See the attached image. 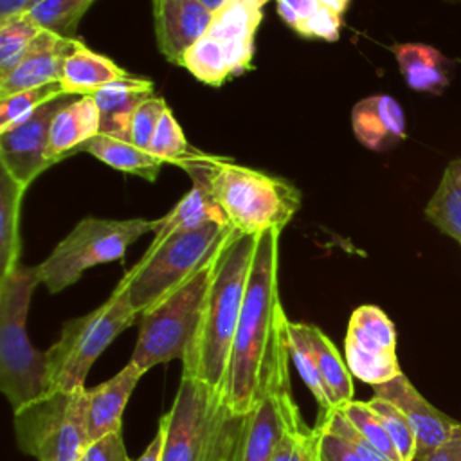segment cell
Here are the masks:
<instances>
[{
	"mask_svg": "<svg viewBox=\"0 0 461 461\" xmlns=\"http://www.w3.org/2000/svg\"><path fill=\"white\" fill-rule=\"evenodd\" d=\"M279 230L258 236L241 313L230 349L223 400L247 416L261 400L276 360L288 349L286 313L277 290Z\"/></svg>",
	"mask_w": 461,
	"mask_h": 461,
	"instance_id": "1",
	"label": "cell"
},
{
	"mask_svg": "<svg viewBox=\"0 0 461 461\" xmlns=\"http://www.w3.org/2000/svg\"><path fill=\"white\" fill-rule=\"evenodd\" d=\"M258 236L238 232L214 261L202 322L182 360V376L221 394Z\"/></svg>",
	"mask_w": 461,
	"mask_h": 461,
	"instance_id": "2",
	"label": "cell"
},
{
	"mask_svg": "<svg viewBox=\"0 0 461 461\" xmlns=\"http://www.w3.org/2000/svg\"><path fill=\"white\" fill-rule=\"evenodd\" d=\"M245 416L230 412L223 394L194 378H180L171 409L160 416V461H230L238 457Z\"/></svg>",
	"mask_w": 461,
	"mask_h": 461,
	"instance_id": "3",
	"label": "cell"
},
{
	"mask_svg": "<svg viewBox=\"0 0 461 461\" xmlns=\"http://www.w3.org/2000/svg\"><path fill=\"white\" fill-rule=\"evenodd\" d=\"M38 268L16 265L0 276V389L13 412L54 391L47 351L32 346L27 331Z\"/></svg>",
	"mask_w": 461,
	"mask_h": 461,
	"instance_id": "4",
	"label": "cell"
},
{
	"mask_svg": "<svg viewBox=\"0 0 461 461\" xmlns=\"http://www.w3.org/2000/svg\"><path fill=\"white\" fill-rule=\"evenodd\" d=\"M238 230L230 223L211 221L167 236L148 247L142 258L122 276L130 303L140 315L212 265Z\"/></svg>",
	"mask_w": 461,
	"mask_h": 461,
	"instance_id": "5",
	"label": "cell"
},
{
	"mask_svg": "<svg viewBox=\"0 0 461 461\" xmlns=\"http://www.w3.org/2000/svg\"><path fill=\"white\" fill-rule=\"evenodd\" d=\"M211 189L227 221L241 234L283 230L301 207L303 193L292 182L236 162L214 158Z\"/></svg>",
	"mask_w": 461,
	"mask_h": 461,
	"instance_id": "6",
	"label": "cell"
},
{
	"mask_svg": "<svg viewBox=\"0 0 461 461\" xmlns=\"http://www.w3.org/2000/svg\"><path fill=\"white\" fill-rule=\"evenodd\" d=\"M157 227L158 220L148 218L112 220L85 216L36 265L40 283L50 294H59L74 285L85 270L122 259L131 243L148 232H155Z\"/></svg>",
	"mask_w": 461,
	"mask_h": 461,
	"instance_id": "7",
	"label": "cell"
},
{
	"mask_svg": "<svg viewBox=\"0 0 461 461\" xmlns=\"http://www.w3.org/2000/svg\"><path fill=\"white\" fill-rule=\"evenodd\" d=\"M139 317L119 281L101 306L63 322L59 339L47 349L54 389L77 391L86 387L85 380L94 362Z\"/></svg>",
	"mask_w": 461,
	"mask_h": 461,
	"instance_id": "8",
	"label": "cell"
},
{
	"mask_svg": "<svg viewBox=\"0 0 461 461\" xmlns=\"http://www.w3.org/2000/svg\"><path fill=\"white\" fill-rule=\"evenodd\" d=\"M270 0H225L202 38L184 54L182 67L200 83L220 86L252 68L254 40Z\"/></svg>",
	"mask_w": 461,
	"mask_h": 461,
	"instance_id": "9",
	"label": "cell"
},
{
	"mask_svg": "<svg viewBox=\"0 0 461 461\" xmlns=\"http://www.w3.org/2000/svg\"><path fill=\"white\" fill-rule=\"evenodd\" d=\"M212 267L214 263L140 313L139 335L130 362L142 375L158 364L185 358L202 322Z\"/></svg>",
	"mask_w": 461,
	"mask_h": 461,
	"instance_id": "10",
	"label": "cell"
},
{
	"mask_svg": "<svg viewBox=\"0 0 461 461\" xmlns=\"http://www.w3.org/2000/svg\"><path fill=\"white\" fill-rule=\"evenodd\" d=\"M20 450L36 461H81L86 438V387L54 389L13 412Z\"/></svg>",
	"mask_w": 461,
	"mask_h": 461,
	"instance_id": "11",
	"label": "cell"
},
{
	"mask_svg": "<svg viewBox=\"0 0 461 461\" xmlns=\"http://www.w3.org/2000/svg\"><path fill=\"white\" fill-rule=\"evenodd\" d=\"M288 362L286 349L276 360L261 400L245 416L238 461H272L286 429L303 423L290 391Z\"/></svg>",
	"mask_w": 461,
	"mask_h": 461,
	"instance_id": "12",
	"label": "cell"
},
{
	"mask_svg": "<svg viewBox=\"0 0 461 461\" xmlns=\"http://www.w3.org/2000/svg\"><path fill=\"white\" fill-rule=\"evenodd\" d=\"M346 366L364 384L380 385L402 375L396 355V328L375 304L353 310L344 337Z\"/></svg>",
	"mask_w": 461,
	"mask_h": 461,
	"instance_id": "13",
	"label": "cell"
},
{
	"mask_svg": "<svg viewBox=\"0 0 461 461\" xmlns=\"http://www.w3.org/2000/svg\"><path fill=\"white\" fill-rule=\"evenodd\" d=\"M72 99L74 95L68 94L56 97L41 104L25 121L0 131V166L5 167L25 189L38 175L56 164L49 157L50 124L54 115Z\"/></svg>",
	"mask_w": 461,
	"mask_h": 461,
	"instance_id": "14",
	"label": "cell"
},
{
	"mask_svg": "<svg viewBox=\"0 0 461 461\" xmlns=\"http://www.w3.org/2000/svg\"><path fill=\"white\" fill-rule=\"evenodd\" d=\"M212 162L214 157L196 153L180 164V167L191 176L193 185L166 216L158 218V227L153 232L149 247L158 245L167 236L180 230L196 229L211 221L229 223L211 189Z\"/></svg>",
	"mask_w": 461,
	"mask_h": 461,
	"instance_id": "15",
	"label": "cell"
},
{
	"mask_svg": "<svg viewBox=\"0 0 461 461\" xmlns=\"http://www.w3.org/2000/svg\"><path fill=\"white\" fill-rule=\"evenodd\" d=\"M373 394L389 400L407 418L416 438L414 461L429 456L457 427V421H454L452 418L438 411L429 400H425L403 373L385 384L373 385Z\"/></svg>",
	"mask_w": 461,
	"mask_h": 461,
	"instance_id": "16",
	"label": "cell"
},
{
	"mask_svg": "<svg viewBox=\"0 0 461 461\" xmlns=\"http://www.w3.org/2000/svg\"><path fill=\"white\" fill-rule=\"evenodd\" d=\"M155 38L160 54L182 67L184 54L202 38L212 11L202 0H151Z\"/></svg>",
	"mask_w": 461,
	"mask_h": 461,
	"instance_id": "17",
	"label": "cell"
},
{
	"mask_svg": "<svg viewBox=\"0 0 461 461\" xmlns=\"http://www.w3.org/2000/svg\"><path fill=\"white\" fill-rule=\"evenodd\" d=\"M77 38H63L41 31L20 63L5 76H0V99L22 90L59 81L63 65L72 54Z\"/></svg>",
	"mask_w": 461,
	"mask_h": 461,
	"instance_id": "18",
	"label": "cell"
},
{
	"mask_svg": "<svg viewBox=\"0 0 461 461\" xmlns=\"http://www.w3.org/2000/svg\"><path fill=\"white\" fill-rule=\"evenodd\" d=\"M351 128L355 139L376 153L396 148L407 137L403 108L389 94H373L355 103Z\"/></svg>",
	"mask_w": 461,
	"mask_h": 461,
	"instance_id": "19",
	"label": "cell"
},
{
	"mask_svg": "<svg viewBox=\"0 0 461 461\" xmlns=\"http://www.w3.org/2000/svg\"><path fill=\"white\" fill-rule=\"evenodd\" d=\"M144 375L128 362L106 382L86 389V438L88 443L122 432L126 403Z\"/></svg>",
	"mask_w": 461,
	"mask_h": 461,
	"instance_id": "20",
	"label": "cell"
},
{
	"mask_svg": "<svg viewBox=\"0 0 461 461\" xmlns=\"http://www.w3.org/2000/svg\"><path fill=\"white\" fill-rule=\"evenodd\" d=\"M151 95H155L153 81L137 74L95 90L90 97L99 110L101 133L128 140L130 122L135 110Z\"/></svg>",
	"mask_w": 461,
	"mask_h": 461,
	"instance_id": "21",
	"label": "cell"
},
{
	"mask_svg": "<svg viewBox=\"0 0 461 461\" xmlns=\"http://www.w3.org/2000/svg\"><path fill=\"white\" fill-rule=\"evenodd\" d=\"M99 110L90 95L72 99L52 119L49 157L59 162L83 151V146L101 133Z\"/></svg>",
	"mask_w": 461,
	"mask_h": 461,
	"instance_id": "22",
	"label": "cell"
},
{
	"mask_svg": "<svg viewBox=\"0 0 461 461\" xmlns=\"http://www.w3.org/2000/svg\"><path fill=\"white\" fill-rule=\"evenodd\" d=\"M391 50L409 88L438 95L448 86L452 61L436 47L427 43H396Z\"/></svg>",
	"mask_w": 461,
	"mask_h": 461,
	"instance_id": "23",
	"label": "cell"
},
{
	"mask_svg": "<svg viewBox=\"0 0 461 461\" xmlns=\"http://www.w3.org/2000/svg\"><path fill=\"white\" fill-rule=\"evenodd\" d=\"M131 72L124 70L113 59L97 54L90 47H86L81 40H76V47L72 54L67 58L63 65V72L59 77L61 88L68 95H92L101 86L130 77Z\"/></svg>",
	"mask_w": 461,
	"mask_h": 461,
	"instance_id": "24",
	"label": "cell"
},
{
	"mask_svg": "<svg viewBox=\"0 0 461 461\" xmlns=\"http://www.w3.org/2000/svg\"><path fill=\"white\" fill-rule=\"evenodd\" d=\"M277 14L292 31L306 40L337 41L342 14L322 0H276Z\"/></svg>",
	"mask_w": 461,
	"mask_h": 461,
	"instance_id": "25",
	"label": "cell"
},
{
	"mask_svg": "<svg viewBox=\"0 0 461 461\" xmlns=\"http://www.w3.org/2000/svg\"><path fill=\"white\" fill-rule=\"evenodd\" d=\"M83 151L90 153L112 169L137 175L148 182H155L162 167L166 166L164 160L153 157L149 151L137 148L130 140L110 137L104 133H99L94 139H90L83 146Z\"/></svg>",
	"mask_w": 461,
	"mask_h": 461,
	"instance_id": "26",
	"label": "cell"
},
{
	"mask_svg": "<svg viewBox=\"0 0 461 461\" xmlns=\"http://www.w3.org/2000/svg\"><path fill=\"white\" fill-rule=\"evenodd\" d=\"M25 187L0 166V276L20 265V209Z\"/></svg>",
	"mask_w": 461,
	"mask_h": 461,
	"instance_id": "27",
	"label": "cell"
},
{
	"mask_svg": "<svg viewBox=\"0 0 461 461\" xmlns=\"http://www.w3.org/2000/svg\"><path fill=\"white\" fill-rule=\"evenodd\" d=\"M425 218L461 243V158L452 160L425 205Z\"/></svg>",
	"mask_w": 461,
	"mask_h": 461,
	"instance_id": "28",
	"label": "cell"
},
{
	"mask_svg": "<svg viewBox=\"0 0 461 461\" xmlns=\"http://www.w3.org/2000/svg\"><path fill=\"white\" fill-rule=\"evenodd\" d=\"M304 330L312 344V349L315 353L319 371L333 398L335 407H340L346 402L353 400V375L348 369L346 360L337 351L335 344L321 328L313 324L304 322Z\"/></svg>",
	"mask_w": 461,
	"mask_h": 461,
	"instance_id": "29",
	"label": "cell"
},
{
	"mask_svg": "<svg viewBox=\"0 0 461 461\" xmlns=\"http://www.w3.org/2000/svg\"><path fill=\"white\" fill-rule=\"evenodd\" d=\"M285 333H286L290 360L294 362L299 376L303 378L308 391L313 394L315 402L319 403L321 412H328V411L335 409L333 398H331V394L322 380V375L319 371L315 353L312 349V344H310L306 330H304V322L286 321Z\"/></svg>",
	"mask_w": 461,
	"mask_h": 461,
	"instance_id": "30",
	"label": "cell"
},
{
	"mask_svg": "<svg viewBox=\"0 0 461 461\" xmlns=\"http://www.w3.org/2000/svg\"><path fill=\"white\" fill-rule=\"evenodd\" d=\"M95 0H38L23 13L41 31L63 38H76L77 25Z\"/></svg>",
	"mask_w": 461,
	"mask_h": 461,
	"instance_id": "31",
	"label": "cell"
},
{
	"mask_svg": "<svg viewBox=\"0 0 461 461\" xmlns=\"http://www.w3.org/2000/svg\"><path fill=\"white\" fill-rule=\"evenodd\" d=\"M40 32L41 29L25 14L0 22V76L9 74L20 63Z\"/></svg>",
	"mask_w": 461,
	"mask_h": 461,
	"instance_id": "32",
	"label": "cell"
},
{
	"mask_svg": "<svg viewBox=\"0 0 461 461\" xmlns=\"http://www.w3.org/2000/svg\"><path fill=\"white\" fill-rule=\"evenodd\" d=\"M65 95L61 83L54 81L36 88L22 90L0 99V131H5L31 117L41 104Z\"/></svg>",
	"mask_w": 461,
	"mask_h": 461,
	"instance_id": "33",
	"label": "cell"
},
{
	"mask_svg": "<svg viewBox=\"0 0 461 461\" xmlns=\"http://www.w3.org/2000/svg\"><path fill=\"white\" fill-rule=\"evenodd\" d=\"M340 411L387 461H402L384 423L380 421V418L376 416V412L371 409L367 402L349 400L344 405H340Z\"/></svg>",
	"mask_w": 461,
	"mask_h": 461,
	"instance_id": "34",
	"label": "cell"
},
{
	"mask_svg": "<svg viewBox=\"0 0 461 461\" xmlns=\"http://www.w3.org/2000/svg\"><path fill=\"white\" fill-rule=\"evenodd\" d=\"M148 151L164 160L166 164L167 162H173V164H182L184 160L191 158L193 155H196L198 151H191V146L187 144L185 140V135L176 121V117L173 115L171 108H167L164 112V115L160 117V122L153 133V139L149 142V148Z\"/></svg>",
	"mask_w": 461,
	"mask_h": 461,
	"instance_id": "35",
	"label": "cell"
},
{
	"mask_svg": "<svg viewBox=\"0 0 461 461\" xmlns=\"http://www.w3.org/2000/svg\"><path fill=\"white\" fill-rule=\"evenodd\" d=\"M371 409L376 412L380 421L384 423L396 452L400 454L402 461H414L416 459V438L414 432L403 416V412L393 405L389 400L373 394L371 400H367Z\"/></svg>",
	"mask_w": 461,
	"mask_h": 461,
	"instance_id": "36",
	"label": "cell"
},
{
	"mask_svg": "<svg viewBox=\"0 0 461 461\" xmlns=\"http://www.w3.org/2000/svg\"><path fill=\"white\" fill-rule=\"evenodd\" d=\"M169 106L166 104L164 97L160 95H151L149 99H146L133 113L131 122H130V133H128V140L131 144H135L137 148L148 151L149 142L153 139V133L160 122V117L164 115V112Z\"/></svg>",
	"mask_w": 461,
	"mask_h": 461,
	"instance_id": "37",
	"label": "cell"
},
{
	"mask_svg": "<svg viewBox=\"0 0 461 461\" xmlns=\"http://www.w3.org/2000/svg\"><path fill=\"white\" fill-rule=\"evenodd\" d=\"M317 425L342 436L346 441L353 445V448L362 456L364 461H387L364 436L362 432L346 418V414L340 411V407H335L328 412L319 414Z\"/></svg>",
	"mask_w": 461,
	"mask_h": 461,
	"instance_id": "38",
	"label": "cell"
},
{
	"mask_svg": "<svg viewBox=\"0 0 461 461\" xmlns=\"http://www.w3.org/2000/svg\"><path fill=\"white\" fill-rule=\"evenodd\" d=\"M313 429L317 432V450L322 461H364L353 445L342 436L321 425H315Z\"/></svg>",
	"mask_w": 461,
	"mask_h": 461,
	"instance_id": "39",
	"label": "cell"
},
{
	"mask_svg": "<svg viewBox=\"0 0 461 461\" xmlns=\"http://www.w3.org/2000/svg\"><path fill=\"white\" fill-rule=\"evenodd\" d=\"M83 461H131L122 441V432H115L88 443Z\"/></svg>",
	"mask_w": 461,
	"mask_h": 461,
	"instance_id": "40",
	"label": "cell"
},
{
	"mask_svg": "<svg viewBox=\"0 0 461 461\" xmlns=\"http://www.w3.org/2000/svg\"><path fill=\"white\" fill-rule=\"evenodd\" d=\"M420 461H461V423H457L452 434L439 447Z\"/></svg>",
	"mask_w": 461,
	"mask_h": 461,
	"instance_id": "41",
	"label": "cell"
},
{
	"mask_svg": "<svg viewBox=\"0 0 461 461\" xmlns=\"http://www.w3.org/2000/svg\"><path fill=\"white\" fill-rule=\"evenodd\" d=\"M303 429H306L304 421L299 423V425H290V427L286 429V432H285V436H283V439H281V443H279V447H277V450H276L272 461H290L292 450H294L295 434L301 432Z\"/></svg>",
	"mask_w": 461,
	"mask_h": 461,
	"instance_id": "42",
	"label": "cell"
},
{
	"mask_svg": "<svg viewBox=\"0 0 461 461\" xmlns=\"http://www.w3.org/2000/svg\"><path fill=\"white\" fill-rule=\"evenodd\" d=\"M38 0H0V22L27 13Z\"/></svg>",
	"mask_w": 461,
	"mask_h": 461,
	"instance_id": "43",
	"label": "cell"
},
{
	"mask_svg": "<svg viewBox=\"0 0 461 461\" xmlns=\"http://www.w3.org/2000/svg\"><path fill=\"white\" fill-rule=\"evenodd\" d=\"M162 445H164V430L160 427H157V432L153 436V439L149 441V445L144 448V452L133 459V461H160L162 456Z\"/></svg>",
	"mask_w": 461,
	"mask_h": 461,
	"instance_id": "44",
	"label": "cell"
},
{
	"mask_svg": "<svg viewBox=\"0 0 461 461\" xmlns=\"http://www.w3.org/2000/svg\"><path fill=\"white\" fill-rule=\"evenodd\" d=\"M322 2H326L330 7H333L337 13H340L344 16L351 0H322Z\"/></svg>",
	"mask_w": 461,
	"mask_h": 461,
	"instance_id": "45",
	"label": "cell"
},
{
	"mask_svg": "<svg viewBox=\"0 0 461 461\" xmlns=\"http://www.w3.org/2000/svg\"><path fill=\"white\" fill-rule=\"evenodd\" d=\"M202 2H203V4H205V5L214 13V11H216V9H218L225 0H202Z\"/></svg>",
	"mask_w": 461,
	"mask_h": 461,
	"instance_id": "46",
	"label": "cell"
},
{
	"mask_svg": "<svg viewBox=\"0 0 461 461\" xmlns=\"http://www.w3.org/2000/svg\"><path fill=\"white\" fill-rule=\"evenodd\" d=\"M445 2H450V4H459L461 0H445Z\"/></svg>",
	"mask_w": 461,
	"mask_h": 461,
	"instance_id": "47",
	"label": "cell"
},
{
	"mask_svg": "<svg viewBox=\"0 0 461 461\" xmlns=\"http://www.w3.org/2000/svg\"><path fill=\"white\" fill-rule=\"evenodd\" d=\"M315 461H319V450H317V456H315Z\"/></svg>",
	"mask_w": 461,
	"mask_h": 461,
	"instance_id": "48",
	"label": "cell"
},
{
	"mask_svg": "<svg viewBox=\"0 0 461 461\" xmlns=\"http://www.w3.org/2000/svg\"><path fill=\"white\" fill-rule=\"evenodd\" d=\"M230 461H238V457H234V459H230Z\"/></svg>",
	"mask_w": 461,
	"mask_h": 461,
	"instance_id": "49",
	"label": "cell"
},
{
	"mask_svg": "<svg viewBox=\"0 0 461 461\" xmlns=\"http://www.w3.org/2000/svg\"><path fill=\"white\" fill-rule=\"evenodd\" d=\"M319 461H322V459H321V456H319Z\"/></svg>",
	"mask_w": 461,
	"mask_h": 461,
	"instance_id": "50",
	"label": "cell"
},
{
	"mask_svg": "<svg viewBox=\"0 0 461 461\" xmlns=\"http://www.w3.org/2000/svg\"><path fill=\"white\" fill-rule=\"evenodd\" d=\"M81 461H83V459H81Z\"/></svg>",
	"mask_w": 461,
	"mask_h": 461,
	"instance_id": "51",
	"label": "cell"
}]
</instances>
